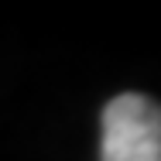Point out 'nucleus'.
<instances>
[{"mask_svg":"<svg viewBox=\"0 0 161 161\" xmlns=\"http://www.w3.org/2000/svg\"><path fill=\"white\" fill-rule=\"evenodd\" d=\"M99 161H161V106L144 93H120L103 106Z\"/></svg>","mask_w":161,"mask_h":161,"instance_id":"1","label":"nucleus"}]
</instances>
